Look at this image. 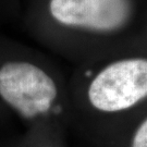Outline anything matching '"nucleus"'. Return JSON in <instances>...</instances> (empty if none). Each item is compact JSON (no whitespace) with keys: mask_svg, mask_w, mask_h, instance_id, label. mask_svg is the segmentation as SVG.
Returning <instances> with one entry per match:
<instances>
[{"mask_svg":"<svg viewBox=\"0 0 147 147\" xmlns=\"http://www.w3.org/2000/svg\"><path fill=\"white\" fill-rule=\"evenodd\" d=\"M58 94L56 83L30 62H8L0 68V96L21 116L46 113Z\"/></svg>","mask_w":147,"mask_h":147,"instance_id":"nucleus-2","label":"nucleus"},{"mask_svg":"<svg viewBox=\"0 0 147 147\" xmlns=\"http://www.w3.org/2000/svg\"><path fill=\"white\" fill-rule=\"evenodd\" d=\"M132 147H147V119L137 129Z\"/></svg>","mask_w":147,"mask_h":147,"instance_id":"nucleus-4","label":"nucleus"},{"mask_svg":"<svg viewBox=\"0 0 147 147\" xmlns=\"http://www.w3.org/2000/svg\"><path fill=\"white\" fill-rule=\"evenodd\" d=\"M147 97V59H124L109 64L88 87L94 108L105 112L125 110Z\"/></svg>","mask_w":147,"mask_h":147,"instance_id":"nucleus-1","label":"nucleus"},{"mask_svg":"<svg viewBox=\"0 0 147 147\" xmlns=\"http://www.w3.org/2000/svg\"><path fill=\"white\" fill-rule=\"evenodd\" d=\"M49 11L63 25L111 32L129 21L132 5L131 0H50Z\"/></svg>","mask_w":147,"mask_h":147,"instance_id":"nucleus-3","label":"nucleus"}]
</instances>
